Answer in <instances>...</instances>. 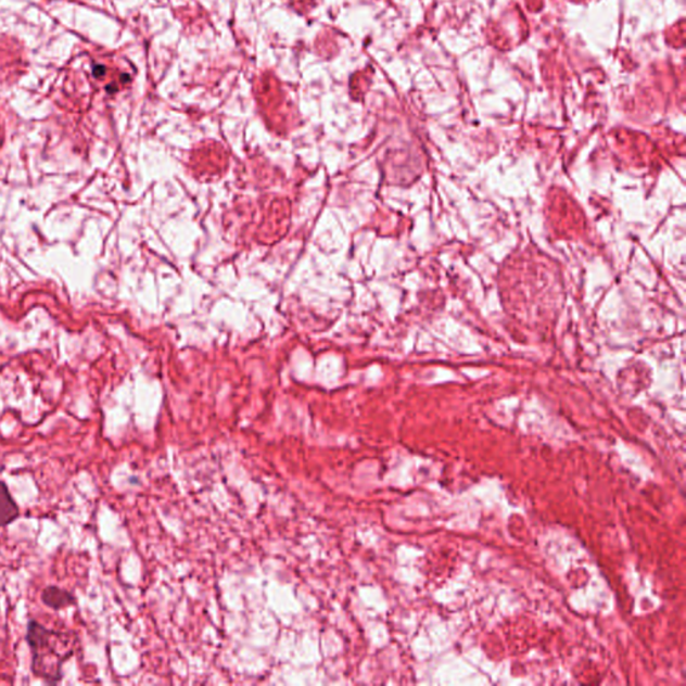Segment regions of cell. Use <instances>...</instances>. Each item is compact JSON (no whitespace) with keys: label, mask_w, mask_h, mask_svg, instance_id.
<instances>
[{"label":"cell","mask_w":686,"mask_h":686,"mask_svg":"<svg viewBox=\"0 0 686 686\" xmlns=\"http://www.w3.org/2000/svg\"><path fill=\"white\" fill-rule=\"evenodd\" d=\"M26 641L33 653L31 672L46 684L62 679V668L76 651L77 636L73 632L48 628L36 620L28 621Z\"/></svg>","instance_id":"1"},{"label":"cell","mask_w":686,"mask_h":686,"mask_svg":"<svg viewBox=\"0 0 686 686\" xmlns=\"http://www.w3.org/2000/svg\"><path fill=\"white\" fill-rule=\"evenodd\" d=\"M42 604L51 610H64L76 605L77 599L74 594L59 586H48L41 594Z\"/></svg>","instance_id":"2"},{"label":"cell","mask_w":686,"mask_h":686,"mask_svg":"<svg viewBox=\"0 0 686 686\" xmlns=\"http://www.w3.org/2000/svg\"><path fill=\"white\" fill-rule=\"evenodd\" d=\"M20 517L18 503L11 495L8 484L0 480V528L14 523Z\"/></svg>","instance_id":"3"}]
</instances>
